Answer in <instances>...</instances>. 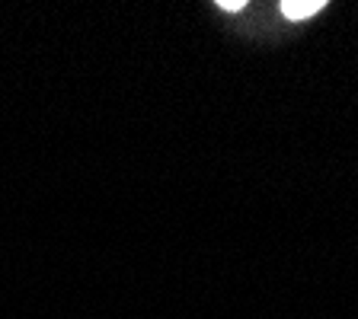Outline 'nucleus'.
<instances>
[{
    "instance_id": "nucleus-1",
    "label": "nucleus",
    "mask_w": 358,
    "mask_h": 319,
    "mask_svg": "<svg viewBox=\"0 0 358 319\" xmlns=\"http://www.w3.org/2000/svg\"><path fill=\"white\" fill-rule=\"evenodd\" d=\"M317 10H323V0H285L282 3L285 20H307Z\"/></svg>"
},
{
    "instance_id": "nucleus-2",
    "label": "nucleus",
    "mask_w": 358,
    "mask_h": 319,
    "mask_svg": "<svg viewBox=\"0 0 358 319\" xmlns=\"http://www.w3.org/2000/svg\"><path fill=\"white\" fill-rule=\"evenodd\" d=\"M221 10H227V13H237V10H243V0H224V3H217Z\"/></svg>"
}]
</instances>
